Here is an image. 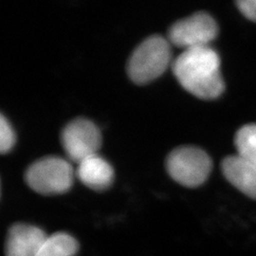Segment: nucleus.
I'll return each instance as SVG.
<instances>
[{
    "instance_id": "obj_1",
    "label": "nucleus",
    "mask_w": 256,
    "mask_h": 256,
    "mask_svg": "<svg viewBox=\"0 0 256 256\" xmlns=\"http://www.w3.org/2000/svg\"><path fill=\"white\" fill-rule=\"evenodd\" d=\"M178 81L194 96L210 100L225 90L220 72V58L210 46L183 50L172 63Z\"/></svg>"
},
{
    "instance_id": "obj_2",
    "label": "nucleus",
    "mask_w": 256,
    "mask_h": 256,
    "mask_svg": "<svg viewBox=\"0 0 256 256\" xmlns=\"http://www.w3.org/2000/svg\"><path fill=\"white\" fill-rule=\"evenodd\" d=\"M172 60L171 43L160 34L146 37L138 45L128 62V74L133 82L146 84L164 74Z\"/></svg>"
},
{
    "instance_id": "obj_3",
    "label": "nucleus",
    "mask_w": 256,
    "mask_h": 256,
    "mask_svg": "<svg viewBox=\"0 0 256 256\" xmlns=\"http://www.w3.org/2000/svg\"><path fill=\"white\" fill-rule=\"evenodd\" d=\"M74 167L70 162L57 156H46L28 167L25 180L28 185L42 194H59L72 186Z\"/></svg>"
},
{
    "instance_id": "obj_4",
    "label": "nucleus",
    "mask_w": 256,
    "mask_h": 256,
    "mask_svg": "<svg viewBox=\"0 0 256 256\" xmlns=\"http://www.w3.org/2000/svg\"><path fill=\"white\" fill-rule=\"evenodd\" d=\"M212 167L210 156L192 146L176 147L166 158V170L169 174L187 187H198L205 182Z\"/></svg>"
},
{
    "instance_id": "obj_5",
    "label": "nucleus",
    "mask_w": 256,
    "mask_h": 256,
    "mask_svg": "<svg viewBox=\"0 0 256 256\" xmlns=\"http://www.w3.org/2000/svg\"><path fill=\"white\" fill-rule=\"evenodd\" d=\"M218 34V26L210 14L198 12L174 22L168 30L171 44L184 50L209 46Z\"/></svg>"
},
{
    "instance_id": "obj_6",
    "label": "nucleus",
    "mask_w": 256,
    "mask_h": 256,
    "mask_svg": "<svg viewBox=\"0 0 256 256\" xmlns=\"http://www.w3.org/2000/svg\"><path fill=\"white\" fill-rule=\"evenodd\" d=\"M61 142L68 158L77 164L90 156L98 154L102 135L98 126L86 118L68 122L61 132Z\"/></svg>"
},
{
    "instance_id": "obj_7",
    "label": "nucleus",
    "mask_w": 256,
    "mask_h": 256,
    "mask_svg": "<svg viewBox=\"0 0 256 256\" xmlns=\"http://www.w3.org/2000/svg\"><path fill=\"white\" fill-rule=\"evenodd\" d=\"M46 236L36 226L16 223L9 230L6 244V256H36Z\"/></svg>"
},
{
    "instance_id": "obj_8",
    "label": "nucleus",
    "mask_w": 256,
    "mask_h": 256,
    "mask_svg": "<svg viewBox=\"0 0 256 256\" xmlns=\"http://www.w3.org/2000/svg\"><path fill=\"white\" fill-rule=\"evenodd\" d=\"M222 171L232 185L256 200V165L239 155L229 156L222 162Z\"/></svg>"
},
{
    "instance_id": "obj_9",
    "label": "nucleus",
    "mask_w": 256,
    "mask_h": 256,
    "mask_svg": "<svg viewBox=\"0 0 256 256\" xmlns=\"http://www.w3.org/2000/svg\"><path fill=\"white\" fill-rule=\"evenodd\" d=\"M75 173L84 184L95 191L108 189L114 178L112 166L99 154L82 160L78 164Z\"/></svg>"
},
{
    "instance_id": "obj_10",
    "label": "nucleus",
    "mask_w": 256,
    "mask_h": 256,
    "mask_svg": "<svg viewBox=\"0 0 256 256\" xmlns=\"http://www.w3.org/2000/svg\"><path fill=\"white\" fill-rule=\"evenodd\" d=\"M79 250L77 240L66 232L48 236L36 256H74Z\"/></svg>"
},
{
    "instance_id": "obj_11",
    "label": "nucleus",
    "mask_w": 256,
    "mask_h": 256,
    "mask_svg": "<svg viewBox=\"0 0 256 256\" xmlns=\"http://www.w3.org/2000/svg\"><path fill=\"white\" fill-rule=\"evenodd\" d=\"M238 155L256 165V124H247L240 128L234 138Z\"/></svg>"
},
{
    "instance_id": "obj_12",
    "label": "nucleus",
    "mask_w": 256,
    "mask_h": 256,
    "mask_svg": "<svg viewBox=\"0 0 256 256\" xmlns=\"http://www.w3.org/2000/svg\"><path fill=\"white\" fill-rule=\"evenodd\" d=\"M16 142V134L9 120L3 114L0 115V151L2 153L8 152L14 146Z\"/></svg>"
},
{
    "instance_id": "obj_13",
    "label": "nucleus",
    "mask_w": 256,
    "mask_h": 256,
    "mask_svg": "<svg viewBox=\"0 0 256 256\" xmlns=\"http://www.w3.org/2000/svg\"><path fill=\"white\" fill-rule=\"evenodd\" d=\"M236 5L243 16L250 20L256 21V0H239Z\"/></svg>"
}]
</instances>
